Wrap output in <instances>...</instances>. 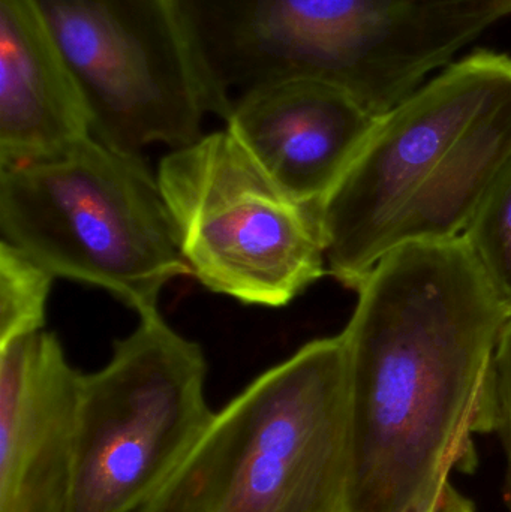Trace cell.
<instances>
[{
  "label": "cell",
  "instance_id": "1",
  "mask_svg": "<svg viewBox=\"0 0 511 512\" xmlns=\"http://www.w3.org/2000/svg\"><path fill=\"white\" fill-rule=\"evenodd\" d=\"M341 333L351 462L342 512H407L476 466L495 430L494 358L509 324L461 237L389 252Z\"/></svg>",
  "mask_w": 511,
  "mask_h": 512
},
{
  "label": "cell",
  "instance_id": "2",
  "mask_svg": "<svg viewBox=\"0 0 511 512\" xmlns=\"http://www.w3.org/2000/svg\"><path fill=\"white\" fill-rule=\"evenodd\" d=\"M511 161V56L480 50L378 117L317 207L327 273L354 289L401 246L462 236Z\"/></svg>",
  "mask_w": 511,
  "mask_h": 512
},
{
  "label": "cell",
  "instance_id": "3",
  "mask_svg": "<svg viewBox=\"0 0 511 512\" xmlns=\"http://www.w3.org/2000/svg\"><path fill=\"white\" fill-rule=\"evenodd\" d=\"M351 462L341 334L312 340L237 394L137 512H342Z\"/></svg>",
  "mask_w": 511,
  "mask_h": 512
},
{
  "label": "cell",
  "instance_id": "4",
  "mask_svg": "<svg viewBox=\"0 0 511 512\" xmlns=\"http://www.w3.org/2000/svg\"><path fill=\"white\" fill-rule=\"evenodd\" d=\"M0 233L54 277L105 289L138 316L191 276L158 179L141 155L87 137L0 167Z\"/></svg>",
  "mask_w": 511,
  "mask_h": 512
},
{
  "label": "cell",
  "instance_id": "5",
  "mask_svg": "<svg viewBox=\"0 0 511 512\" xmlns=\"http://www.w3.org/2000/svg\"><path fill=\"white\" fill-rule=\"evenodd\" d=\"M159 189L191 276L249 306H287L327 274L317 207L281 188L228 131L162 158Z\"/></svg>",
  "mask_w": 511,
  "mask_h": 512
},
{
  "label": "cell",
  "instance_id": "6",
  "mask_svg": "<svg viewBox=\"0 0 511 512\" xmlns=\"http://www.w3.org/2000/svg\"><path fill=\"white\" fill-rule=\"evenodd\" d=\"M198 343L140 316L83 379L66 512H137L200 441L215 412Z\"/></svg>",
  "mask_w": 511,
  "mask_h": 512
},
{
  "label": "cell",
  "instance_id": "7",
  "mask_svg": "<svg viewBox=\"0 0 511 512\" xmlns=\"http://www.w3.org/2000/svg\"><path fill=\"white\" fill-rule=\"evenodd\" d=\"M89 108L92 135L122 152L173 149L209 113L167 0H32Z\"/></svg>",
  "mask_w": 511,
  "mask_h": 512
},
{
  "label": "cell",
  "instance_id": "8",
  "mask_svg": "<svg viewBox=\"0 0 511 512\" xmlns=\"http://www.w3.org/2000/svg\"><path fill=\"white\" fill-rule=\"evenodd\" d=\"M83 379L48 331L0 346V512H66Z\"/></svg>",
  "mask_w": 511,
  "mask_h": 512
},
{
  "label": "cell",
  "instance_id": "9",
  "mask_svg": "<svg viewBox=\"0 0 511 512\" xmlns=\"http://www.w3.org/2000/svg\"><path fill=\"white\" fill-rule=\"evenodd\" d=\"M377 119L338 87L287 80L237 99L225 123L284 191L318 207L344 176Z\"/></svg>",
  "mask_w": 511,
  "mask_h": 512
},
{
  "label": "cell",
  "instance_id": "10",
  "mask_svg": "<svg viewBox=\"0 0 511 512\" xmlns=\"http://www.w3.org/2000/svg\"><path fill=\"white\" fill-rule=\"evenodd\" d=\"M87 137L89 108L32 0H0V167Z\"/></svg>",
  "mask_w": 511,
  "mask_h": 512
},
{
  "label": "cell",
  "instance_id": "11",
  "mask_svg": "<svg viewBox=\"0 0 511 512\" xmlns=\"http://www.w3.org/2000/svg\"><path fill=\"white\" fill-rule=\"evenodd\" d=\"M461 239L511 322V161L483 198Z\"/></svg>",
  "mask_w": 511,
  "mask_h": 512
},
{
  "label": "cell",
  "instance_id": "12",
  "mask_svg": "<svg viewBox=\"0 0 511 512\" xmlns=\"http://www.w3.org/2000/svg\"><path fill=\"white\" fill-rule=\"evenodd\" d=\"M54 279L35 259L0 240V346L44 330Z\"/></svg>",
  "mask_w": 511,
  "mask_h": 512
},
{
  "label": "cell",
  "instance_id": "13",
  "mask_svg": "<svg viewBox=\"0 0 511 512\" xmlns=\"http://www.w3.org/2000/svg\"><path fill=\"white\" fill-rule=\"evenodd\" d=\"M495 430L503 439L509 462V504L511 512V322L504 328L494 358Z\"/></svg>",
  "mask_w": 511,
  "mask_h": 512
},
{
  "label": "cell",
  "instance_id": "14",
  "mask_svg": "<svg viewBox=\"0 0 511 512\" xmlns=\"http://www.w3.org/2000/svg\"><path fill=\"white\" fill-rule=\"evenodd\" d=\"M407 512H474L470 501L459 495L452 481L420 499Z\"/></svg>",
  "mask_w": 511,
  "mask_h": 512
}]
</instances>
